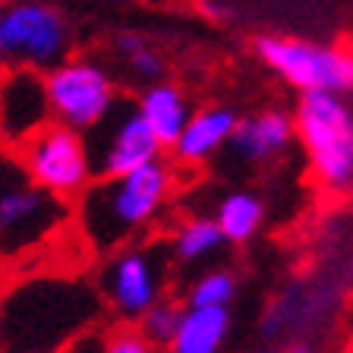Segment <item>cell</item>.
<instances>
[{
  "label": "cell",
  "mask_w": 353,
  "mask_h": 353,
  "mask_svg": "<svg viewBox=\"0 0 353 353\" xmlns=\"http://www.w3.org/2000/svg\"><path fill=\"white\" fill-rule=\"evenodd\" d=\"M98 290L110 316L139 322L164 296V265L148 246H123L110 252L98 274Z\"/></svg>",
  "instance_id": "ba28073f"
},
{
  "label": "cell",
  "mask_w": 353,
  "mask_h": 353,
  "mask_svg": "<svg viewBox=\"0 0 353 353\" xmlns=\"http://www.w3.org/2000/svg\"><path fill=\"white\" fill-rule=\"evenodd\" d=\"M7 57V51H3V38H0V60Z\"/></svg>",
  "instance_id": "603a6c76"
},
{
  "label": "cell",
  "mask_w": 353,
  "mask_h": 353,
  "mask_svg": "<svg viewBox=\"0 0 353 353\" xmlns=\"http://www.w3.org/2000/svg\"><path fill=\"white\" fill-rule=\"evenodd\" d=\"M92 154L98 164V176L130 174L136 168L164 158V142L154 136V130L145 123L139 104H117L108 114L104 123L92 130Z\"/></svg>",
  "instance_id": "30bf717a"
},
{
  "label": "cell",
  "mask_w": 353,
  "mask_h": 353,
  "mask_svg": "<svg viewBox=\"0 0 353 353\" xmlns=\"http://www.w3.org/2000/svg\"><path fill=\"white\" fill-rule=\"evenodd\" d=\"M294 136H296L294 117L278 108H268L259 110V114H250V117H240L230 145L246 161H268V158L284 152Z\"/></svg>",
  "instance_id": "4fadbf2b"
},
{
  "label": "cell",
  "mask_w": 353,
  "mask_h": 353,
  "mask_svg": "<svg viewBox=\"0 0 353 353\" xmlns=\"http://www.w3.org/2000/svg\"><path fill=\"white\" fill-rule=\"evenodd\" d=\"M120 51H123V57H126V63H130V70L139 76V79L158 82V79L164 76V60H161V54L154 51V48L145 41V38H139V35H123V38H120Z\"/></svg>",
  "instance_id": "ffe728a7"
},
{
  "label": "cell",
  "mask_w": 353,
  "mask_h": 353,
  "mask_svg": "<svg viewBox=\"0 0 353 353\" xmlns=\"http://www.w3.org/2000/svg\"><path fill=\"white\" fill-rule=\"evenodd\" d=\"M183 316H186V306H180V303L164 300V296H161V300L154 303V306L148 309V312L136 325L145 331L154 344L168 350V344L174 341V334L180 331V325H183Z\"/></svg>",
  "instance_id": "ac0fdd59"
},
{
  "label": "cell",
  "mask_w": 353,
  "mask_h": 353,
  "mask_svg": "<svg viewBox=\"0 0 353 353\" xmlns=\"http://www.w3.org/2000/svg\"><path fill=\"white\" fill-rule=\"evenodd\" d=\"M230 331L228 306H186V316L164 353H218Z\"/></svg>",
  "instance_id": "9a60e30c"
},
{
  "label": "cell",
  "mask_w": 353,
  "mask_h": 353,
  "mask_svg": "<svg viewBox=\"0 0 353 353\" xmlns=\"http://www.w3.org/2000/svg\"><path fill=\"white\" fill-rule=\"evenodd\" d=\"M236 294V278L230 272H208L190 287L186 306H230Z\"/></svg>",
  "instance_id": "d6986e66"
},
{
  "label": "cell",
  "mask_w": 353,
  "mask_h": 353,
  "mask_svg": "<svg viewBox=\"0 0 353 353\" xmlns=\"http://www.w3.org/2000/svg\"><path fill=\"white\" fill-rule=\"evenodd\" d=\"M104 353H164V347L154 344L136 322H120L110 328Z\"/></svg>",
  "instance_id": "44dd1931"
},
{
  "label": "cell",
  "mask_w": 353,
  "mask_h": 353,
  "mask_svg": "<svg viewBox=\"0 0 353 353\" xmlns=\"http://www.w3.org/2000/svg\"><path fill=\"white\" fill-rule=\"evenodd\" d=\"M139 110L145 123L154 130V136L164 142V148H174L176 136L183 132L186 120H190V101L174 82H152L139 95Z\"/></svg>",
  "instance_id": "5bb4252c"
},
{
  "label": "cell",
  "mask_w": 353,
  "mask_h": 353,
  "mask_svg": "<svg viewBox=\"0 0 353 353\" xmlns=\"http://www.w3.org/2000/svg\"><path fill=\"white\" fill-rule=\"evenodd\" d=\"M300 145L325 190L353 186V110L338 92H303L294 110Z\"/></svg>",
  "instance_id": "277c9868"
},
{
  "label": "cell",
  "mask_w": 353,
  "mask_h": 353,
  "mask_svg": "<svg viewBox=\"0 0 353 353\" xmlns=\"http://www.w3.org/2000/svg\"><path fill=\"white\" fill-rule=\"evenodd\" d=\"M101 290L85 281H35L0 303V353H60L76 331L101 319Z\"/></svg>",
  "instance_id": "7a4b0ae2"
},
{
  "label": "cell",
  "mask_w": 353,
  "mask_h": 353,
  "mask_svg": "<svg viewBox=\"0 0 353 353\" xmlns=\"http://www.w3.org/2000/svg\"><path fill=\"white\" fill-rule=\"evenodd\" d=\"M73 221L70 199L44 190L16 148L0 145V262H22L44 252Z\"/></svg>",
  "instance_id": "3957f363"
},
{
  "label": "cell",
  "mask_w": 353,
  "mask_h": 353,
  "mask_svg": "<svg viewBox=\"0 0 353 353\" xmlns=\"http://www.w3.org/2000/svg\"><path fill=\"white\" fill-rule=\"evenodd\" d=\"M176 190V174L164 158L130 174L98 176L76 199V224L88 250L98 256L130 246L168 212Z\"/></svg>",
  "instance_id": "6da1fadb"
},
{
  "label": "cell",
  "mask_w": 353,
  "mask_h": 353,
  "mask_svg": "<svg viewBox=\"0 0 353 353\" xmlns=\"http://www.w3.org/2000/svg\"><path fill=\"white\" fill-rule=\"evenodd\" d=\"M26 353H54V350H26Z\"/></svg>",
  "instance_id": "cb8c5ba5"
},
{
  "label": "cell",
  "mask_w": 353,
  "mask_h": 353,
  "mask_svg": "<svg viewBox=\"0 0 353 353\" xmlns=\"http://www.w3.org/2000/svg\"><path fill=\"white\" fill-rule=\"evenodd\" d=\"M16 154L44 190L57 192L70 202L79 199L98 176L88 132H79L60 120L44 123L35 136L16 145Z\"/></svg>",
  "instance_id": "5b68a950"
},
{
  "label": "cell",
  "mask_w": 353,
  "mask_h": 353,
  "mask_svg": "<svg viewBox=\"0 0 353 353\" xmlns=\"http://www.w3.org/2000/svg\"><path fill=\"white\" fill-rule=\"evenodd\" d=\"M0 38L3 51L16 63L32 70H51L66 60L70 51V26L48 3H13L0 13Z\"/></svg>",
  "instance_id": "9c48e42d"
},
{
  "label": "cell",
  "mask_w": 353,
  "mask_h": 353,
  "mask_svg": "<svg viewBox=\"0 0 353 353\" xmlns=\"http://www.w3.org/2000/svg\"><path fill=\"white\" fill-rule=\"evenodd\" d=\"M265 218V208L252 192H230L218 202V214L214 221L221 224L228 243H250L259 234Z\"/></svg>",
  "instance_id": "2e32d148"
},
{
  "label": "cell",
  "mask_w": 353,
  "mask_h": 353,
  "mask_svg": "<svg viewBox=\"0 0 353 353\" xmlns=\"http://www.w3.org/2000/svg\"><path fill=\"white\" fill-rule=\"evenodd\" d=\"M108 334H110V328H101V325L95 322V325H88V328L76 331L60 353H104V347H108Z\"/></svg>",
  "instance_id": "7402d4cb"
},
{
  "label": "cell",
  "mask_w": 353,
  "mask_h": 353,
  "mask_svg": "<svg viewBox=\"0 0 353 353\" xmlns=\"http://www.w3.org/2000/svg\"><path fill=\"white\" fill-rule=\"evenodd\" d=\"M294 353H306V350H294Z\"/></svg>",
  "instance_id": "d4e9b609"
},
{
  "label": "cell",
  "mask_w": 353,
  "mask_h": 353,
  "mask_svg": "<svg viewBox=\"0 0 353 353\" xmlns=\"http://www.w3.org/2000/svg\"><path fill=\"white\" fill-rule=\"evenodd\" d=\"M256 54L272 73H278L296 92H353V51L331 44L303 41V38L262 35L256 38Z\"/></svg>",
  "instance_id": "8992f818"
},
{
  "label": "cell",
  "mask_w": 353,
  "mask_h": 353,
  "mask_svg": "<svg viewBox=\"0 0 353 353\" xmlns=\"http://www.w3.org/2000/svg\"><path fill=\"white\" fill-rule=\"evenodd\" d=\"M224 243H228V236L214 218H190L176 228L170 250L180 262H202V259L214 256Z\"/></svg>",
  "instance_id": "e0dca14e"
},
{
  "label": "cell",
  "mask_w": 353,
  "mask_h": 353,
  "mask_svg": "<svg viewBox=\"0 0 353 353\" xmlns=\"http://www.w3.org/2000/svg\"><path fill=\"white\" fill-rule=\"evenodd\" d=\"M236 123H240V117L224 104L192 110L170 152H174V158L180 164H205L224 145H230Z\"/></svg>",
  "instance_id": "7c38bea8"
},
{
  "label": "cell",
  "mask_w": 353,
  "mask_h": 353,
  "mask_svg": "<svg viewBox=\"0 0 353 353\" xmlns=\"http://www.w3.org/2000/svg\"><path fill=\"white\" fill-rule=\"evenodd\" d=\"M51 120L54 114L48 101V85L38 70L22 66L19 73L0 82V139L3 145H22Z\"/></svg>",
  "instance_id": "8fae6325"
},
{
  "label": "cell",
  "mask_w": 353,
  "mask_h": 353,
  "mask_svg": "<svg viewBox=\"0 0 353 353\" xmlns=\"http://www.w3.org/2000/svg\"><path fill=\"white\" fill-rule=\"evenodd\" d=\"M44 85L54 120L79 132H92L117 108L114 76L95 60H60L51 70H44Z\"/></svg>",
  "instance_id": "52a82bcc"
}]
</instances>
